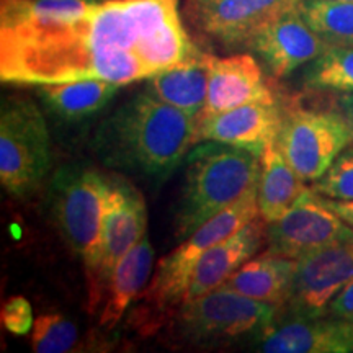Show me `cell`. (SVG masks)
Instances as JSON below:
<instances>
[{"label": "cell", "instance_id": "obj_17", "mask_svg": "<svg viewBox=\"0 0 353 353\" xmlns=\"http://www.w3.org/2000/svg\"><path fill=\"white\" fill-rule=\"evenodd\" d=\"M265 353H347L353 339L347 324L327 317H301L265 330L259 347Z\"/></svg>", "mask_w": 353, "mask_h": 353}, {"label": "cell", "instance_id": "obj_8", "mask_svg": "<svg viewBox=\"0 0 353 353\" xmlns=\"http://www.w3.org/2000/svg\"><path fill=\"white\" fill-rule=\"evenodd\" d=\"M276 307L219 286L205 296L183 303L175 321L187 341H231L250 332L263 334L275 322Z\"/></svg>", "mask_w": 353, "mask_h": 353}, {"label": "cell", "instance_id": "obj_21", "mask_svg": "<svg viewBox=\"0 0 353 353\" xmlns=\"http://www.w3.org/2000/svg\"><path fill=\"white\" fill-rule=\"evenodd\" d=\"M304 180L294 172L276 143H270L262 154L259 180V211L265 223L280 219L306 192Z\"/></svg>", "mask_w": 353, "mask_h": 353}, {"label": "cell", "instance_id": "obj_30", "mask_svg": "<svg viewBox=\"0 0 353 353\" xmlns=\"http://www.w3.org/2000/svg\"><path fill=\"white\" fill-rule=\"evenodd\" d=\"M339 112H341L350 126L352 148H353V94H343L339 100Z\"/></svg>", "mask_w": 353, "mask_h": 353}, {"label": "cell", "instance_id": "obj_31", "mask_svg": "<svg viewBox=\"0 0 353 353\" xmlns=\"http://www.w3.org/2000/svg\"><path fill=\"white\" fill-rule=\"evenodd\" d=\"M348 325V329H350V335H352V339H353V324H347Z\"/></svg>", "mask_w": 353, "mask_h": 353}, {"label": "cell", "instance_id": "obj_11", "mask_svg": "<svg viewBox=\"0 0 353 353\" xmlns=\"http://www.w3.org/2000/svg\"><path fill=\"white\" fill-rule=\"evenodd\" d=\"M353 280V241L322 247L296 260L286 306L291 314L324 317L329 303Z\"/></svg>", "mask_w": 353, "mask_h": 353}, {"label": "cell", "instance_id": "obj_20", "mask_svg": "<svg viewBox=\"0 0 353 353\" xmlns=\"http://www.w3.org/2000/svg\"><path fill=\"white\" fill-rule=\"evenodd\" d=\"M154 249L148 234L117 263L107 288V301L99 324L113 329L121 321L132 299L139 296L152 273Z\"/></svg>", "mask_w": 353, "mask_h": 353}, {"label": "cell", "instance_id": "obj_24", "mask_svg": "<svg viewBox=\"0 0 353 353\" xmlns=\"http://www.w3.org/2000/svg\"><path fill=\"white\" fill-rule=\"evenodd\" d=\"M304 85L314 90L353 94V46H330L309 64Z\"/></svg>", "mask_w": 353, "mask_h": 353}, {"label": "cell", "instance_id": "obj_15", "mask_svg": "<svg viewBox=\"0 0 353 353\" xmlns=\"http://www.w3.org/2000/svg\"><path fill=\"white\" fill-rule=\"evenodd\" d=\"M272 101H276L275 94L265 81L263 70L255 57L236 54L219 59L211 56L208 97L200 118L214 117L249 103Z\"/></svg>", "mask_w": 353, "mask_h": 353}, {"label": "cell", "instance_id": "obj_29", "mask_svg": "<svg viewBox=\"0 0 353 353\" xmlns=\"http://www.w3.org/2000/svg\"><path fill=\"white\" fill-rule=\"evenodd\" d=\"M322 200L339 218H342L348 226L353 228V200H330V198L324 196H322Z\"/></svg>", "mask_w": 353, "mask_h": 353}, {"label": "cell", "instance_id": "obj_25", "mask_svg": "<svg viewBox=\"0 0 353 353\" xmlns=\"http://www.w3.org/2000/svg\"><path fill=\"white\" fill-rule=\"evenodd\" d=\"M79 330L63 314H41L33 325L32 348L37 353H64L77 343Z\"/></svg>", "mask_w": 353, "mask_h": 353}, {"label": "cell", "instance_id": "obj_23", "mask_svg": "<svg viewBox=\"0 0 353 353\" xmlns=\"http://www.w3.org/2000/svg\"><path fill=\"white\" fill-rule=\"evenodd\" d=\"M299 10L329 46H353V2L303 0Z\"/></svg>", "mask_w": 353, "mask_h": 353}, {"label": "cell", "instance_id": "obj_32", "mask_svg": "<svg viewBox=\"0 0 353 353\" xmlns=\"http://www.w3.org/2000/svg\"><path fill=\"white\" fill-rule=\"evenodd\" d=\"M339 2H353V0H339Z\"/></svg>", "mask_w": 353, "mask_h": 353}, {"label": "cell", "instance_id": "obj_26", "mask_svg": "<svg viewBox=\"0 0 353 353\" xmlns=\"http://www.w3.org/2000/svg\"><path fill=\"white\" fill-rule=\"evenodd\" d=\"M311 190L330 200H353V148L339 154Z\"/></svg>", "mask_w": 353, "mask_h": 353}, {"label": "cell", "instance_id": "obj_6", "mask_svg": "<svg viewBox=\"0 0 353 353\" xmlns=\"http://www.w3.org/2000/svg\"><path fill=\"white\" fill-rule=\"evenodd\" d=\"M51 165V141L39 108L28 99L8 97L0 110V182L15 198L41 187Z\"/></svg>", "mask_w": 353, "mask_h": 353}, {"label": "cell", "instance_id": "obj_10", "mask_svg": "<svg viewBox=\"0 0 353 353\" xmlns=\"http://www.w3.org/2000/svg\"><path fill=\"white\" fill-rule=\"evenodd\" d=\"M303 0H187L192 23L226 48H249L267 25Z\"/></svg>", "mask_w": 353, "mask_h": 353}, {"label": "cell", "instance_id": "obj_16", "mask_svg": "<svg viewBox=\"0 0 353 353\" xmlns=\"http://www.w3.org/2000/svg\"><path fill=\"white\" fill-rule=\"evenodd\" d=\"M265 241L267 223L259 216L228 239L210 247L193 268L183 303L205 296L210 291L223 286L234 272L239 270L247 260L262 249Z\"/></svg>", "mask_w": 353, "mask_h": 353}, {"label": "cell", "instance_id": "obj_7", "mask_svg": "<svg viewBox=\"0 0 353 353\" xmlns=\"http://www.w3.org/2000/svg\"><path fill=\"white\" fill-rule=\"evenodd\" d=\"M275 143L304 182H316L352 145V131L341 112L309 110L293 101L283 108Z\"/></svg>", "mask_w": 353, "mask_h": 353}, {"label": "cell", "instance_id": "obj_27", "mask_svg": "<svg viewBox=\"0 0 353 353\" xmlns=\"http://www.w3.org/2000/svg\"><path fill=\"white\" fill-rule=\"evenodd\" d=\"M2 325L13 335L28 334L34 325L32 304L21 296H13L2 306Z\"/></svg>", "mask_w": 353, "mask_h": 353}, {"label": "cell", "instance_id": "obj_22", "mask_svg": "<svg viewBox=\"0 0 353 353\" xmlns=\"http://www.w3.org/2000/svg\"><path fill=\"white\" fill-rule=\"evenodd\" d=\"M120 87L113 82L90 79V81L44 83L38 85V92L44 105L56 117L65 121H77L92 117L107 107Z\"/></svg>", "mask_w": 353, "mask_h": 353}, {"label": "cell", "instance_id": "obj_5", "mask_svg": "<svg viewBox=\"0 0 353 353\" xmlns=\"http://www.w3.org/2000/svg\"><path fill=\"white\" fill-rule=\"evenodd\" d=\"M259 188L221 211L190 234L167 257L159 260L156 275L143 293V321L152 329L183 304L193 268L210 247L228 239L250 221L259 218Z\"/></svg>", "mask_w": 353, "mask_h": 353}, {"label": "cell", "instance_id": "obj_9", "mask_svg": "<svg viewBox=\"0 0 353 353\" xmlns=\"http://www.w3.org/2000/svg\"><path fill=\"white\" fill-rule=\"evenodd\" d=\"M348 241H353V228L311 188L280 219L267 224L268 250L294 260L322 247Z\"/></svg>", "mask_w": 353, "mask_h": 353}, {"label": "cell", "instance_id": "obj_12", "mask_svg": "<svg viewBox=\"0 0 353 353\" xmlns=\"http://www.w3.org/2000/svg\"><path fill=\"white\" fill-rule=\"evenodd\" d=\"M148 234V210L141 193L130 182L108 176L107 205L99 286L103 301L117 263Z\"/></svg>", "mask_w": 353, "mask_h": 353}, {"label": "cell", "instance_id": "obj_2", "mask_svg": "<svg viewBox=\"0 0 353 353\" xmlns=\"http://www.w3.org/2000/svg\"><path fill=\"white\" fill-rule=\"evenodd\" d=\"M196 120L141 92L101 123L94 148L110 167L165 182L195 145Z\"/></svg>", "mask_w": 353, "mask_h": 353}, {"label": "cell", "instance_id": "obj_18", "mask_svg": "<svg viewBox=\"0 0 353 353\" xmlns=\"http://www.w3.org/2000/svg\"><path fill=\"white\" fill-rule=\"evenodd\" d=\"M210 61L211 54L198 50L183 63L148 79L145 92L198 121L208 97Z\"/></svg>", "mask_w": 353, "mask_h": 353}, {"label": "cell", "instance_id": "obj_19", "mask_svg": "<svg viewBox=\"0 0 353 353\" xmlns=\"http://www.w3.org/2000/svg\"><path fill=\"white\" fill-rule=\"evenodd\" d=\"M296 260L267 250L259 257L247 260L234 272L223 286L231 288L247 298L285 306L290 298Z\"/></svg>", "mask_w": 353, "mask_h": 353}, {"label": "cell", "instance_id": "obj_28", "mask_svg": "<svg viewBox=\"0 0 353 353\" xmlns=\"http://www.w3.org/2000/svg\"><path fill=\"white\" fill-rule=\"evenodd\" d=\"M324 317L343 324H353V280L343 286L337 296L329 303Z\"/></svg>", "mask_w": 353, "mask_h": 353}, {"label": "cell", "instance_id": "obj_14", "mask_svg": "<svg viewBox=\"0 0 353 353\" xmlns=\"http://www.w3.org/2000/svg\"><path fill=\"white\" fill-rule=\"evenodd\" d=\"M281 121L283 108L278 101L249 103L214 117L200 118L196 121L195 144L218 141L262 156L267 145L276 141Z\"/></svg>", "mask_w": 353, "mask_h": 353}, {"label": "cell", "instance_id": "obj_1", "mask_svg": "<svg viewBox=\"0 0 353 353\" xmlns=\"http://www.w3.org/2000/svg\"><path fill=\"white\" fill-rule=\"evenodd\" d=\"M196 51L179 0H2L0 6L2 82L97 79L125 85Z\"/></svg>", "mask_w": 353, "mask_h": 353}, {"label": "cell", "instance_id": "obj_4", "mask_svg": "<svg viewBox=\"0 0 353 353\" xmlns=\"http://www.w3.org/2000/svg\"><path fill=\"white\" fill-rule=\"evenodd\" d=\"M107 193L108 176L83 164L57 169L48 192L51 218L85 268L88 311L101 303L99 273Z\"/></svg>", "mask_w": 353, "mask_h": 353}, {"label": "cell", "instance_id": "obj_13", "mask_svg": "<svg viewBox=\"0 0 353 353\" xmlns=\"http://www.w3.org/2000/svg\"><path fill=\"white\" fill-rule=\"evenodd\" d=\"M329 48L304 20L301 10L294 8L265 26L249 50L257 52L273 77L283 79L301 65L311 64Z\"/></svg>", "mask_w": 353, "mask_h": 353}, {"label": "cell", "instance_id": "obj_3", "mask_svg": "<svg viewBox=\"0 0 353 353\" xmlns=\"http://www.w3.org/2000/svg\"><path fill=\"white\" fill-rule=\"evenodd\" d=\"M175 213L176 237L185 241L201 224L259 188L262 156L249 149L203 141L188 152Z\"/></svg>", "mask_w": 353, "mask_h": 353}]
</instances>
